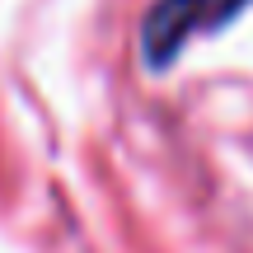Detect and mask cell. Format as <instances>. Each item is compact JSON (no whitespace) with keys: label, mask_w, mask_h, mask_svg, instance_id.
<instances>
[{"label":"cell","mask_w":253,"mask_h":253,"mask_svg":"<svg viewBox=\"0 0 253 253\" xmlns=\"http://www.w3.org/2000/svg\"><path fill=\"white\" fill-rule=\"evenodd\" d=\"M253 0H155L141 19V56L150 71H169L183 47L235 24Z\"/></svg>","instance_id":"cell-1"}]
</instances>
